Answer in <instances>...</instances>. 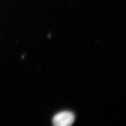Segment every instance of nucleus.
<instances>
[{
	"label": "nucleus",
	"instance_id": "nucleus-1",
	"mask_svg": "<svg viewBox=\"0 0 126 126\" xmlns=\"http://www.w3.org/2000/svg\"><path fill=\"white\" fill-rule=\"evenodd\" d=\"M75 120L74 114L70 111H62L54 116L52 123L54 126H70Z\"/></svg>",
	"mask_w": 126,
	"mask_h": 126
}]
</instances>
